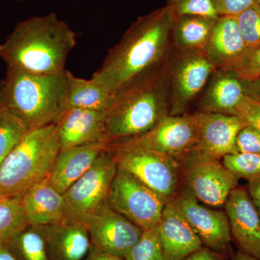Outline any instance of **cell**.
<instances>
[{
	"label": "cell",
	"mask_w": 260,
	"mask_h": 260,
	"mask_svg": "<svg viewBox=\"0 0 260 260\" xmlns=\"http://www.w3.org/2000/svg\"><path fill=\"white\" fill-rule=\"evenodd\" d=\"M174 19L167 6L137 19L109 51L91 79L114 95L165 64L172 54Z\"/></svg>",
	"instance_id": "obj_1"
},
{
	"label": "cell",
	"mask_w": 260,
	"mask_h": 260,
	"mask_svg": "<svg viewBox=\"0 0 260 260\" xmlns=\"http://www.w3.org/2000/svg\"><path fill=\"white\" fill-rule=\"evenodd\" d=\"M76 45V34L55 13L19 22L0 44L8 68L41 75L59 74Z\"/></svg>",
	"instance_id": "obj_2"
},
{
	"label": "cell",
	"mask_w": 260,
	"mask_h": 260,
	"mask_svg": "<svg viewBox=\"0 0 260 260\" xmlns=\"http://www.w3.org/2000/svg\"><path fill=\"white\" fill-rule=\"evenodd\" d=\"M169 61L113 95L106 112V145L144 134L170 115Z\"/></svg>",
	"instance_id": "obj_3"
},
{
	"label": "cell",
	"mask_w": 260,
	"mask_h": 260,
	"mask_svg": "<svg viewBox=\"0 0 260 260\" xmlns=\"http://www.w3.org/2000/svg\"><path fill=\"white\" fill-rule=\"evenodd\" d=\"M66 70L41 75L8 68L0 81V106L29 130L55 124L66 111Z\"/></svg>",
	"instance_id": "obj_4"
},
{
	"label": "cell",
	"mask_w": 260,
	"mask_h": 260,
	"mask_svg": "<svg viewBox=\"0 0 260 260\" xmlns=\"http://www.w3.org/2000/svg\"><path fill=\"white\" fill-rule=\"evenodd\" d=\"M60 150L56 124L28 130L0 165V197L22 198L47 179Z\"/></svg>",
	"instance_id": "obj_5"
},
{
	"label": "cell",
	"mask_w": 260,
	"mask_h": 260,
	"mask_svg": "<svg viewBox=\"0 0 260 260\" xmlns=\"http://www.w3.org/2000/svg\"><path fill=\"white\" fill-rule=\"evenodd\" d=\"M117 167L134 176L167 203L172 201L182 181L180 160L138 147L107 145Z\"/></svg>",
	"instance_id": "obj_6"
},
{
	"label": "cell",
	"mask_w": 260,
	"mask_h": 260,
	"mask_svg": "<svg viewBox=\"0 0 260 260\" xmlns=\"http://www.w3.org/2000/svg\"><path fill=\"white\" fill-rule=\"evenodd\" d=\"M184 187L195 198L211 208L223 206L238 186L239 178L224 167L220 159L194 148L180 160Z\"/></svg>",
	"instance_id": "obj_7"
},
{
	"label": "cell",
	"mask_w": 260,
	"mask_h": 260,
	"mask_svg": "<svg viewBox=\"0 0 260 260\" xmlns=\"http://www.w3.org/2000/svg\"><path fill=\"white\" fill-rule=\"evenodd\" d=\"M107 202L113 209L143 231L156 228L167 204L160 195L139 179L118 167L109 188Z\"/></svg>",
	"instance_id": "obj_8"
},
{
	"label": "cell",
	"mask_w": 260,
	"mask_h": 260,
	"mask_svg": "<svg viewBox=\"0 0 260 260\" xmlns=\"http://www.w3.org/2000/svg\"><path fill=\"white\" fill-rule=\"evenodd\" d=\"M117 172V165L108 147L91 168L63 193L65 221L85 223L102 203Z\"/></svg>",
	"instance_id": "obj_9"
},
{
	"label": "cell",
	"mask_w": 260,
	"mask_h": 260,
	"mask_svg": "<svg viewBox=\"0 0 260 260\" xmlns=\"http://www.w3.org/2000/svg\"><path fill=\"white\" fill-rule=\"evenodd\" d=\"M215 70L205 51L173 50L169 61L171 116L186 114Z\"/></svg>",
	"instance_id": "obj_10"
},
{
	"label": "cell",
	"mask_w": 260,
	"mask_h": 260,
	"mask_svg": "<svg viewBox=\"0 0 260 260\" xmlns=\"http://www.w3.org/2000/svg\"><path fill=\"white\" fill-rule=\"evenodd\" d=\"M84 224L93 249L122 258L143 233L141 228L113 209L107 200L89 215Z\"/></svg>",
	"instance_id": "obj_11"
},
{
	"label": "cell",
	"mask_w": 260,
	"mask_h": 260,
	"mask_svg": "<svg viewBox=\"0 0 260 260\" xmlns=\"http://www.w3.org/2000/svg\"><path fill=\"white\" fill-rule=\"evenodd\" d=\"M111 145L138 147L166 154L181 160L186 154L196 148L194 114L168 116L144 134Z\"/></svg>",
	"instance_id": "obj_12"
},
{
	"label": "cell",
	"mask_w": 260,
	"mask_h": 260,
	"mask_svg": "<svg viewBox=\"0 0 260 260\" xmlns=\"http://www.w3.org/2000/svg\"><path fill=\"white\" fill-rule=\"evenodd\" d=\"M172 202L199 237L203 246L218 252L227 251L232 237L225 212L202 204L184 187Z\"/></svg>",
	"instance_id": "obj_13"
},
{
	"label": "cell",
	"mask_w": 260,
	"mask_h": 260,
	"mask_svg": "<svg viewBox=\"0 0 260 260\" xmlns=\"http://www.w3.org/2000/svg\"><path fill=\"white\" fill-rule=\"evenodd\" d=\"M223 206L239 251L260 259V215L247 190L234 188Z\"/></svg>",
	"instance_id": "obj_14"
},
{
	"label": "cell",
	"mask_w": 260,
	"mask_h": 260,
	"mask_svg": "<svg viewBox=\"0 0 260 260\" xmlns=\"http://www.w3.org/2000/svg\"><path fill=\"white\" fill-rule=\"evenodd\" d=\"M194 114L197 125L196 148L218 159L238 153L237 135L247 125V122L237 116L203 112Z\"/></svg>",
	"instance_id": "obj_15"
},
{
	"label": "cell",
	"mask_w": 260,
	"mask_h": 260,
	"mask_svg": "<svg viewBox=\"0 0 260 260\" xmlns=\"http://www.w3.org/2000/svg\"><path fill=\"white\" fill-rule=\"evenodd\" d=\"M166 260H181L203 247L199 237L172 201L164 207L155 228Z\"/></svg>",
	"instance_id": "obj_16"
},
{
	"label": "cell",
	"mask_w": 260,
	"mask_h": 260,
	"mask_svg": "<svg viewBox=\"0 0 260 260\" xmlns=\"http://www.w3.org/2000/svg\"><path fill=\"white\" fill-rule=\"evenodd\" d=\"M105 116L106 112L90 109L64 111L55 123L60 150L91 143H104Z\"/></svg>",
	"instance_id": "obj_17"
},
{
	"label": "cell",
	"mask_w": 260,
	"mask_h": 260,
	"mask_svg": "<svg viewBox=\"0 0 260 260\" xmlns=\"http://www.w3.org/2000/svg\"><path fill=\"white\" fill-rule=\"evenodd\" d=\"M249 51L234 16H218L205 52L215 70H232Z\"/></svg>",
	"instance_id": "obj_18"
},
{
	"label": "cell",
	"mask_w": 260,
	"mask_h": 260,
	"mask_svg": "<svg viewBox=\"0 0 260 260\" xmlns=\"http://www.w3.org/2000/svg\"><path fill=\"white\" fill-rule=\"evenodd\" d=\"M245 95L244 80L230 70H215L200 95L198 112L237 116V107Z\"/></svg>",
	"instance_id": "obj_19"
},
{
	"label": "cell",
	"mask_w": 260,
	"mask_h": 260,
	"mask_svg": "<svg viewBox=\"0 0 260 260\" xmlns=\"http://www.w3.org/2000/svg\"><path fill=\"white\" fill-rule=\"evenodd\" d=\"M42 227L51 260H85L92 249L86 225L64 221Z\"/></svg>",
	"instance_id": "obj_20"
},
{
	"label": "cell",
	"mask_w": 260,
	"mask_h": 260,
	"mask_svg": "<svg viewBox=\"0 0 260 260\" xmlns=\"http://www.w3.org/2000/svg\"><path fill=\"white\" fill-rule=\"evenodd\" d=\"M107 148L104 143H97L60 150L48 177L49 183L63 194L88 172Z\"/></svg>",
	"instance_id": "obj_21"
},
{
	"label": "cell",
	"mask_w": 260,
	"mask_h": 260,
	"mask_svg": "<svg viewBox=\"0 0 260 260\" xmlns=\"http://www.w3.org/2000/svg\"><path fill=\"white\" fill-rule=\"evenodd\" d=\"M29 225L45 226L65 221L64 200L47 179L31 186L22 197Z\"/></svg>",
	"instance_id": "obj_22"
},
{
	"label": "cell",
	"mask_w": 260,
	"mask_h": 260,
	"mask_svg": "<svg viewBox=\"0 0 260 260\" xmlns=\"http://www.w3.org/2000/svg\"><path fill=\"white\" fill-rule=\"evenodd\" d=\"M217 18L198 15L175 18L172 30L173 50L205 51Z\"/></svg>",
	"instance_id": "obj_23"
},
{
	"label": "cell",
	"mask_w": 260,
	"mask_h": 260,
	"mask_svg": "<svg viewBox=\"0 0 260 260\" xmlns=\"http://www.w3.org/2000/svg\"><path fill=\"white\" fill-rule=\"evenodd\" d=\"M113 94L92 79L75 76L66 70L67 109H84L107 112L112 103Z\"/></svg>",
	"instance_id": "obj_24"
},
{
	"label": "cell",
	"mask_w": 260,
	"mask_h": 260,
	"mask_svg": "<svg viewBox=\"0 0 260 260\" xmlns=\"http://www.w3.org/2000/svg\"><path fill=\"white\" fill-rule=\"evenodd\" d=\"M7 246L18 260H51L41 226L28 225Z\"/></svg>",
	"instance_id": "obj_25"
},
{
	"label": "cell",
	"mask_w": 260,
	"mask_h": 260,
	"mask_svg": "<svg viewBox=\"0 0 260 260\" xmlns=\"http://www.w3.org/2000/svg\"><path fill=\"white\" fill-rule=\"evenodd\" d=\"M28 225L22 198L0 197V246L8 245Z\"/></svg>",
	"instance_id": "obj_26"
},
{
	"label": "cell",
	"mask_w": 260,
	"mask_h": 260,
	"mask_svg": "<svg viewBox=\"0 0 260 260\" xmlns=\"http://www.w3.org/2000/svg\"><path fill=\"white\" fill-rule=\"evenodd\" d=\"M28 130L18 117L2 108L0 111V165Z\"/></svg>",
	"instance_id": "obj_27"
},
{
	"label": "cell",
	"mask_w": 260,
	"mask_h": 260,
	"mask_svg": "<svg viewBox=\"0 0 260 260\" xmlns=\"http://www.w3.org/2000/svg\"><path fill=\"white\" fill-rule=\"evenodd\" d=\"M228 170L239 179L249 181L260 175V155L249 153L229 154L222 158Z\"/></svg>",
	"instance_id": "obj_28"
},
{
	"label": "cell",
	"mask_w": 260,
	"mask_h": 260,
	"mask_svg": "<svg viewBox=\"0 0 260 260\" xmlns=\"http://www.w3.org/2000/svg\"><path fill=\"white\" fill-rule=\"evenodd\" d=\"M125 260H166L155 229L143 231L138 242L126 253Z\"/></svg>",
	"instance_id": "obj_29"
},
{
	"label": "cell",
	"mask_w": 260,
	"mask_h": 260,
	"mask_svg": "<svg viewBox=\"0 0 260 260\" xmlns=\"http://www.w3.org/2000/svg\"><path fill=\"white\" fill-rule=\"evenodd\" d=\"M243 39L249 50L260 47V6L254 3L236 16Z\"/></svg>",
	"instance_id": "obj_30"
},
{
	"label": "cell",
	"mask_w": 260,
	"mask_h": 260,
	"mask_svg": "<svg viewBox=\"0 0 260 260\" xmlns=\"http://www.w3.org/2000/svg\"><path fill=\"white\" fill-rule=\"evenodd\" d=\"M175 18L186 15H204L217 18L211 0H166Z\"/></svg>",
	"instance_id": "obj_31"
},
{
	"label": "cell",
	"mask_w": 260,
	"mask_h": 260,
	"mask_svg": "<svg viewBox=\"0 0 260 260\" xmlns=\"http://www.w3.org/2000/svg\"><path fill=\"white\" fill-rule=\"evenodd\" d=\"M230 71L243 80L251 81L260 77V47L247 51L242 60Z\"/></svg>",
	"instance_id": "obj_32"
},
{
	"label": "cell",
	"mask_w": 260,
	"mask_h": 260,
	"mask_svg": "<svg viewBox=\"0 0 260 260\" xmlns=\"http://www.w3.org/2000/svg\"><path fill=\"white\" fill-rule=\"evenodd\" d=\"M237 152L260 155V131L248 124L237 135Z\"/></svg>",
	"instance_id": "obj_33"
},
{
	"label": "cell",
	"mask_w": 260,
	"mask_h": 260,
	"mask_svg": "<svg viewBox=\"0 0 260 260\" xmlns=\"http://www.w3.org/2000/svg\"><path fill=\"white\" fill-rule=\"evenodd\" d=\"M237 116L260 131V102L245 95L237 107Z\"/></svg>",
	"instance_id": "obj_34"
},
{
	"label": "cell",
	"mask_w": 260,
	"mask_h": 260,
	"mask_svg": "<svg viewBox=\"0 0 260 260\" xmlns=\"http://www.w3.org/2000/svg\"><path fill=\"white\" fill-rule=\"evenodd\" d=\"M218 16H237L256 3V0H211Z\"/></svg>",
	"instance_id": "obj_35"
},
{
	"label": "cell",
	"mask_w": 260,
	"mask_h": 260,
	"mask_svg": "<svg viewBox=\"0 0 260 260\" xmlns=\"http://www.w3.org/2000/svg\"><path fill=\"white\" fill-rule=\"evenodd\" d=\"M223 254V253L212 250L209 248L203 246L198 250L195 251L181 260H225Z\"/></svg>",
	"instance_id": "obj_36"
},
{
	"label": "cell",
	"mask_w": 260,
	"mask_h": 260,
	"mask_svg": "<svg viewBox=\"0 0 260 260\" xmlns=\"http://www.w3.org/2000/svg\"><path fill=\"white\" fill-rule=\"evenodd\" d=\"M246 190L260 215V175L248 181Z\"/></svg>",
	"instance_id": "obj_37"
},
{
	"label": "cell",
	"mask_w": 260,
	"mask_h": 260,
	"mask_svg": "<svg viewBox=\"0 0 260 260\" xmlns=\"http://www.w3.org/2000/svg\"><path fill=\"white\" fill-rule=\"evenodd\" d=\"M246 95L260 102V77L251 81H246Z\"/></svg>",
	"instance_id": "obj_38"
},
{
	"label": "cell",
	"mask_w": 260,
	"mask_h": 260,
	"mask_svg": "<svg viewBox=\"0 0 260 260\" xmlns=\"http://www.w3.org/2000/svg\"><path fill=\"white\" fill-rule=\"evenodd\" d=\"M85 260H125L120 256L112 255L107 253L101 252L92 248L90 254Z\"/></svg>",
	"instance_id": "obj_39"
},
{
	"label": "cell",
	"mask_w": 260,
	"mask_h": 260,
	"mask_svg": "<svg viewBox=\"0 0 260 260\" xmlns=\"http://www.w3.org/2000/svg\"><path fill=\"white\" fill-rule=\"evenodd\" d=\"M0 260H18L8 246H0Z\"/></svg>",
	"instance_id": "obj_40"
},
{
	"label": "cell",
	"mask_w": 260,
	"mask_h": 260,
	"mask_svg": "<svg viewBox=\"0 0 260 260\" xmlns=\"http://www.w3.org/2000/svg\"><path fill=\"white\" fill-rule=\"evenodd\" d=\"M231 260H260L254 256L249 255V254H244L242 251H239L232 256Z\"/></svg>",
	"instance_id": "obj_41"
},
{
	"label": "cell",
	"mask_w": 260,
	"mask_h": 260,
	"mask_svg": "<svg viewBox=\"0 0 260 260\" xmlns=\"http://www.w3.org/2000/svg\"><path fill=\"white\" fill-rule=\"evenodd\" d=\"M256 3L260 6V0H256Z\"/></svg>",
	"instance_id": "obj_42"
},
{
	"label": "cell",
	"mask_w": 260,
	"mask_h": 260,
	"mask_svg": "<svg viewBox=\"0 0 260 260\" xmlns=\"http://www.w3.org/2000/svg\"><path fill=\"white\" fill-rule=\"evenodd\" d=\"M1 109H2V107H1V106H0V111H1Z\"/></svg>",
	"instance_id": "obj_43"
},
{
	"label": "cell",
	"mask_w": 260,
	"mask_h": 260,
	"mask_svg": "<svg viewBox=\"0 0 260 260\" xmlns=\"http://www.w3.org/2000/svg\"></svg>",
	"instance_id": "obj_44"
}]
</instances>
